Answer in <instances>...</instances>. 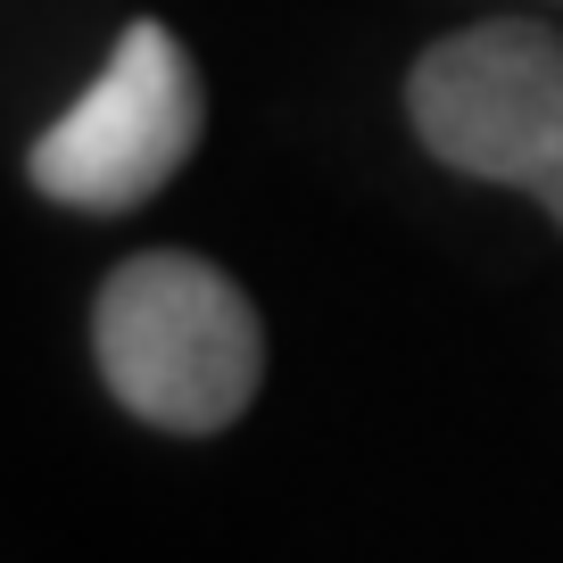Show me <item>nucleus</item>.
<instances>
[{
	"instance_id": "f03ea898",
	"label": "nucleus",
	"mask_w": 563,
	"mask_h": 563,
	"mask_svg": "<svg viewBox=\"0 0 563 563\" xmlns=\"http://www.w3.org/2000/svg\"><path fill=\"white\" fill-rule=\"evenodd\" d=\"M415 141L473 183L530 191L563 232V34L539 18H481L440 34L406 75Z\"/></svg>"
},
{
	"instance_id": "7ed1b4c3",
	"label": "nucleus",
	"mask_w": 563,
	"mask_h": 563,
	"mask_svg": "<svg viewBox=\"0 0 563 563\" xmlns=\"http://www.w3.org/2000/svg\"><path fill=\"white\" fill-rule=\"evenodd\" d=\"M199 124H208V91H199L191 51L175 42V25L133 18L84 84V100L25 150V183L58 208L124 216L183 175Z\"/></svg>"
},
{
	"instance_id": "f257e3e1",
	"label": "nucleus",
	"mask_w": 563,
	"mask_h": 563,
	"mask_svg": "<svg viewBox=\"0 0 563 563\" xmlns=\"http://www.w3.org/2000/svg\"><path fill=\"white\" fill-rule=\"evenodd\" d=\"M91 365L133 422L166 440H216L265 382V323L224 265L141 249L91 299Z\"/></svg>"
}]
</instances>
